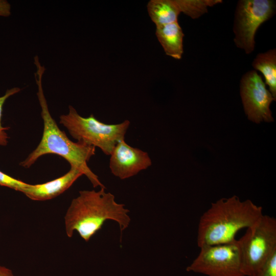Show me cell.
Wrapping results in <instances>:
<instances>
[{"label": "cell", "mask_w": 276, "mask_h": 276, "mask_svg": "<svg viewBox=\"0 0 276 276\" xmlns=\"http://www.w3.org/2000/svg\"><path fill=\"white\" fill-rule=\"evenodd\" d=\"M0 276H15L12 270L4 266L0 265Z\"/></svg>", "instance_id": "obj_18"}, {"label": "cell", "mask_w": 276, "mask_h": 276, "mask_svg": "<svg viewBox=\"0 0 276 276\" xmlns=\"http://www.w3.org/2000/svg\"><path fill=\"white\" fill-rule=\"evenodd\" d=\"M105 189L80 191L72 200L64 216L68 237H72L76 231L87 242L109 220L117 222L121 232L128 226L131 220L129 210L124 204L117 203L114 196L106 192Z\"/></svg>", "instance_id": "obj_2"}, {"label": "cell", "mask_w": 276, "mask_h": 276, "mask_svg": "<svg viewBox=\"0 0 276 276\" xmlns=\"http://www.w3.org/2000/svg\"><path fill=\"white\" fill-rule=\"evenodd\" d=\"M255 276H276V250L259 269Z\"/></svg>", "instance_id": "obj_16"}, {"label": "cell", "mask_w": 276, "mask_h": 276, "mask_svg": "<svg viewBox=\"0 0 276 276\" xmlns=\"http://www.w3.org/2000/svg\"><path fill=\"white\" fill-rule=\"evenodd\" d=\"M21 89L19 87H13L6 90L4 95L0 97V145L6 146L8 142L9 136L6 131L10 127H5L2 124V118L3 114V108L7 99L10 97L19 93Z\"/></svg>", "instance_id": "obj_14"}, {"label": "cell", "mask_w": 276, "mask_h": 276, "mask_svg": "<svg viewBox=\"0 0 276 276\" xmlns=\"http://www.w3.org/2000/svg\"><path fill=\"white\" fill-rule=\"evenodd\" d=\"M238 240L243 272L245 276H255L276 250L275 218L263 214Z\"/></svg>", "instance_id": "obj_5"}, {"label": "cell", "mask_w": 276, "mask_h": 276, "mask_svg": "<svg viewBox=\"0 0 276 276\" xmlns=\"http://www.w3.org/2000/svg\"><path fill=\"white\" fill-rule=\"evenodd\" d=\"M110 156L111 172L121 179L133 176L147 169L152 164L147 152L131 147L125 140L117 144Z\"/></svg>", "instance_id": "obj_10"}, {"label": "cell", "mask_w": 276, "mask_h": 276, "mask_svg": "<svg viewBox=\"0 0 276 276\" xmlns=\"http://www.w3.org/2000/svg\"><path fill=\"white\" fill-rule=\"evenodd\" d=\"M255 71L261 72L264 76L265 84L276 99V50L270 49L257 55L252 62Z\"/></svg>", "instance_id": "obj_13"}, {"label": "cell", "mask_w": 276, "mask_h": 276, "mask_svg": "<svg viewBox=\"0 0 276 276\" xmlns=\"http://www.w3.org/2000/svg\"><path fill=\"white\" fill-rule=\"evenodd\" d=\"M273 0H240L236 6L233 32L236 47L247 54L255 48V34L259 27L275 14Z\"/></svg>", "instance_id": "obj_7"}, {"label": "cell", "mask_w": 276, "mask_h": 276, "mask_svg": "<svg viewBox=\"0 0 276 276\" xmlns=\"http://www.w3.org/2000/svg\"><path fill=\"white\" fill-rule=\"evenodd\" d=\"M37 67L35 74L38 87L37 98L41 107V116L43 123L42 135L37 147L20 162L22 167L28 168L41 156L53 154L64 158L73 167L80 170L89 179L94 188H105L98 176L89 168L87 162L95 154V147L83 143L72 141L58 127L49 111L42 85V79L45 68L39 62L38 57L34 58Z\"/></svg>", "instance_id": "obj_1"}, {"label": "cell", "mask_w": 276, "mask_h": 276, "mask_svg": "<svg viewBox=\"0 0 276 276\" xmlns=\"http://www.w3.org/2000/svg\"><path fill=\"white\" fill-rule=\"evenodd\" d=\"M240 96L248 119L256 123L272 122L270 105L275 99L255 70L245 73L240 84Z\"/></svg>", "instance_id": "obj_8"}, {"label": "cell", "mask_w": 276, "mask_h": 276, "mask_svg": "<svg viewBox=\"0 0 276 276\" xmlns=\"http://www.w3.org/2000/svg\"><path fill=\"white\" fill-rule=\"evenodd\" d=\"M208 0H151L147 4L149 15L156 27L177 20L181 13L192 19L208 12Z\"/></svg>", "instance_id": "obj_9"}, {"label": "cell", "mask_w": 276, "mask_h": 276, "mask_svg": "<svg viewBox=\"0 0 276 276\" xmlns=\"http://www.w3.org/2000/svg\"><path fill=\"white\" fill-rule=\"evenodd\" d=\"M83 175L78 169L71 167L65 174L50 181L36 185L28 183L22 193L33 200L44 201L53 199L65 192Z\"/></svg>", "instance_id": "obj_11"}, {"label": "cell", "mask_w": 276, "mask_h": 276, "mask_svg": "<svg viewBox=\"0 0 276 276\" xmlns=\"http://www.w3.org/2000/svg\"><path fill=\"white\" fill-rule=\"evenodd\" d=\"M155 34L167 55L177 60L181 58L185 35L178 21L156 27Z\"/></svg>", "instance_id": "obj_12"}, {"label": "cell", "mask_w": 276, "mask_h": 276, "mask_svg": "<svg viewBox=\"0 0 276 276\" xmlns=\"http://www.w3.org/2000/svg\"><path fill=\"white\" fill-rule=\"evenodd\" d=\"M28 183L16 179L0 171V185L22 193Z\"/></svg>", "instance_id": "obj_15"}, {"label": "cell", "mask_w": 276, "mask_h": 276, "mask_svg": "<svg viewBox=\"0 0 276 276\" xmlns=\"http://www.w3.org/2000/svg\"><path fill=\"white\" fill-rule=\"evenodd\" d=\"M11 5L6 0H0V16L7 17L11 15Z\"/></svg>", "instance_id": "obj_17"}, {"label": "cell", "mask_w": 276, "mask_h": 276, "mask_svg": "<svg viewBox=\"0 0 276 276\" xmlns=\"http://www.w3.org/2000/svg\"><path fill=\"white\" fill-rule=\"evenodd\" d=\"M263 215L262 207L249 199L241 201L236 195L220 199L212 203L200 218L197 245L234 241L240 230L251 227Z\"/></svg>", "instance_id": "obj_3"}, {"label": "cell", "mask_w": 276, "mask_h": 276, "mask_svg": "<svg viewBox=\"0 0 276 276\" xmlns=\"http://www.w3.org/2000/svg\"><path fill=\"white\" fill-rule=\"evenodd\" d=\"M59 122L77 142L98 147L107 155H110L119 142L125 140L130 124L128 120L116 124H105L93 114L83 117L71 105L67 114L60 116Z\"/></svg>", "instance_id": "obj_4"}, {"label": "cell", "mask_w": 276, "mask_h": 276, "mask_svg": "<svg viewBox=\"0 0 276 276\" xmlns=\"http://www.w3.org/2000/svg\"><path fill=\"white\" fill-rule=\"evenodd\" d=\"M198 256L186 270L207 276H245L238 240L199 247Z\"/></svg>", "instance_id": "obj_6"}]
</instances>
